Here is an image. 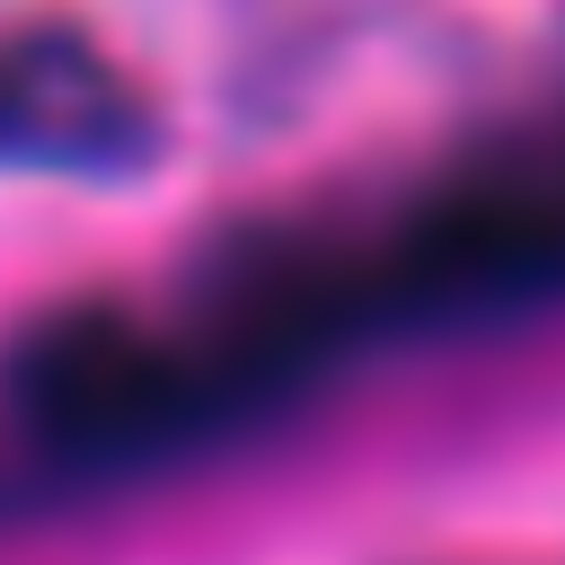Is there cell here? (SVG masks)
I'll use <instances>...</instances> for the list:
<instances>
[{
    "mask_svg": "<svg viewBox=\"0 0 565 565\" xmlns=\"http://www.w3.org/2000/svg\"><path fill=\"white\" fill-rule=\"evenodd\" d=\"M9 424L62 468H141L194 441L238 433L274 406V388L194 318L150 327L124 309H53L0 362Z\"/></svg>",
    "mask_w": 565,
    "mask_h": 565,
    "instance_id": "1",
    "label": "cell"
},
{
    "mask_svg": "<svg viewBox=\"0 0 565 565\" xmlns=\"http://www.w3.org/2000/svg\"><path fill=\"white\" fill-rule=\"evenodd\" d=\"M150 159H159V115L115 53H97L71 26L0 35V168L115 185L141 177Z\"/></svg>",
    "mask_w": 565,
    "mask_h": 565,
    "instance_id": "2",
    "label": "cell"
}]
</instances>
